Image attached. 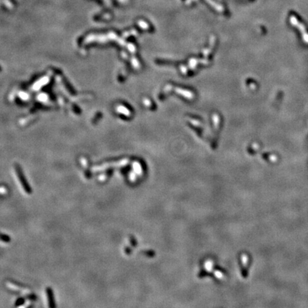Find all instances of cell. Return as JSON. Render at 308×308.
Returning a JSON list of instances; mask_svg holds the SVG:
<instances>
[{
    "label": "cell",
    "mask_w": 308,
    "mask_h": 308,
    "mask_svg": "<svg viewBox=\"0 0 308 308\" xmlns=\"http://www.w3.org/2000/svg\"><path fill=\"white\" fill-rule=\"evenodd\" d=\"M47 296H48L49 306L50 307H54L56 305H55V301H54V293H53L52 289L47 288Z\"/></svg>",
    "instance_id": "2"
},
{
    "label": "cell",
    "mask_w": 308,
    "mask_h": 308,
    "mask_svg": "<svg viewBox=\"0 0 308 308\" xmlns=\"http://www.w3.org/2000/svg\"><path fill=\"white\" fill-rule=\"evenodd\" d=\"M16 171H17V175H18L19 176V181H20L22 186H23L24 190H25V192H27V193H31V192H32V188H31L30 186H29V183L26 181V178H25L24 177V175L22 173V170H21L18 166H17L16 167Z\"/></svg>",
    "instance_id": "1"
},
{
    "label": "cell",
    "mask_w": 308,
    "mask_h": 308,
    "mask_svg": "<svg viewBox=\"0 0 308 308\" xmlns=\"http://www.w3.org/2000/svg\"><path fill=\"white\" fill-rule=\"evenodd\" d=\"M23 303H24V300H23V299H19V300L17 301V303H16L15 305L16 306L19 305L23 304Z\"/></svg>",
    "instance_id": "3"
}]
</instances>
